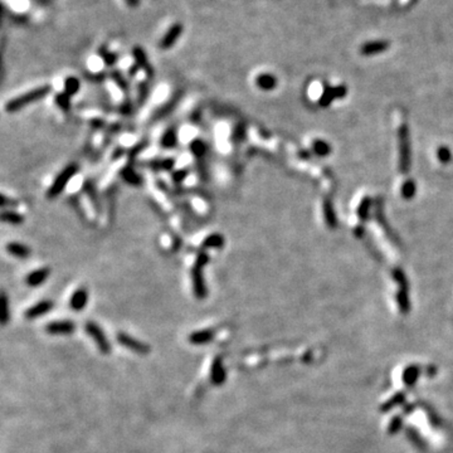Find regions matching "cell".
<instances>
[{"label": "cell", "instance_id": "obj_1", "mask_svg": "<svg viewBox=\"0 0 453 453\" xmlns=\"http://www.w3.org/2000/svg\"><path fill=\"white\" fill-rule=\"evenodd\" d=\"M209 256L206 252H199L195 258L193 268H191V282H193V292L198 300H204L208 296L206 278H204V267L208 265Z\"/></svg>", "mask_w": 453, "mask_h": 453}, {"label": "cell", "instance_id": "obj_2", "mask_svg": "<svg viewBox=\"0 0 453 453\" xmlns=\"http://www.w3.org/2000/svg\"><path fill=\"white\" fill-rule=\"evenodd\" d=\"M52 91V87L44 84V86L37 87L33 90L28 91V92L23 93V95L15 97V99L9 100L5 104V111L8 113H15L21 111V108L27 107L28 104L34 103V102L39 101V100L44 99L45 96Z\"/></svg>", "mask_w": 453, "mask_h": 453}, {"label": "cell", "instance_id": "obj_3", "mask_svg": "<svg viewBox=\"0 0 453 453\" xmlns=\"http://www.w3.org/2000/svg\"><path fill=\"white\" fill-rule=\"evenodd\" d=\"M77 171H78L77 164L67 165V166L64 167V169H63L62 171L58 174V175H57L53 184H52L51 186H49V189H48V191H47L48 199H54V198H57L58 195H61V194L63 193V190L66 189L67 185H68L69 180H71L72 178L76 175V174H77Z\"/></svg>", "mask_w": 453, "mask_h": 453}, {"label": "cell", "instance_id": "obj_4", "mask_svg": "<svg viewBox=\"0 0 453 453\" xmlns=\"http://www.w3.org/2000/svg\"><path fill=\"white\" fill-rule=\"evenodd\" d=\"M84 330H86L87 335L90 337H92V340L95 341L96 346H97V349L100 350V352L103 355H108L112 350V346H111L110 341H108L107 336L103 332L101 328H100L96 322L93 321H88L84 325Z\"/></svg>", "mask_w": 453, "mask_h": 453}, {"label": "cell", "instance_id": "obj_5", "mask_svg": "<svg viewBox=\"0 0 453 453\" xmlns=\"http://www.w3.org/2000/svg\"><path fill=\"white\" fill-rule=\"evenodd\" d=\"M116 340L120 345L126 348L127 350H131L137 355H149L150 350H151L146 343H144L141 340L126 334V332H119L116 335Z\"/></svg>", "mask_w": 453, "mask_h": 453}, {"label": "cell", "instance_id": "obj_6", "mask_svg": "<svg viewBox=\"0 0 453 453\" xmlns=\"http://www.w3.org/2000/svg\"><path fill=\"white\" fill-rule=\"evenodd\" d=\"M210 382L215 387H221L226 380V369L222 356H215L212 361L210 367V374H209Z\"/></svg>", "mask_w": 453, "mask_h": 453}, {"label": "cell", "instance_id": "obj_7", "mask_svg": "<svg viewBox=\"0 0 453 453\" xmlns=\"http://www.w3.org/2000/svg\"><path fill=\"white\" fill-rule=\"evenodd\" d=\"M184 32V27H183L182 23H174L169 29L166 30V33L163 36V38L160 39V42H159V47L163 49V51H166V49H170L171 47L175 45V43L178 42V39L180 38V36Z\"/></svg>", "mask_w": 453, "mask_h": 453}, {"label": "cell", "instance_id": "obj_8", "mask_svg": "<svg viewBox=\"0 0 453 453\" xmlns=\"http://www.w3.org/2000/svg\"><path fill=\"white\" fill-rule=\"evenodd\" d=\"M182 97H183V91H178V92L174 93L173 97H171V99H170L166 103L163 104L161 107H159L158 110H156V112L152 115V117H151L152 123H156V121H159V120L164 119V117L169 116L171 112H174V110L178 107V104H179Z\"/></svg>", "mask_w": 453, "mask_h": 453}, {"label": "cell", "instance_id": "obj_9", "mask_svg": "<svg viewBox=\"0 0 453 453\" xmlns=\"http://www.w3.org/2000/svg\"><path fill=\"white\" fill-rule=\"evenodd\" d=\"M45 332L49 335H71L75 332L76 324L71 320L53 321L45 325Z\"/></svg>", "mask_w": 453, "mask_h": 453}, {"label": "cell", "instance_id": "obj_10", "mask_svg": "<svg viewBox=\"0 0 453 453\" xmlns=\"http://www.w3.org/2000/svg\"><path fill=\"white\" fill-rule=\"evenodd\" d=\"M132 57H134L135 63H136L137 66L140 67V69H143V71L146 73L147 78L154 77V68H152V66L150 64L146 52H145V49H144L143 47L135 45V47L132 48Z\"/></svg>", "mask_w": 453, "mask_h": 453}, {"label": "cell", "instance_id": "obj_11", "mask_svg": "<svg viewBox=\"0 0 453 453\" xmlns=\"http://www.w3.org/2000/svg\"><path fill=\"white\" fill-rule=\"evenodd\" d=\"M215 335V330L213 329H203V330H198L194 331L189 335L188 341L191 344V345H206V344L212 343L213 340H214Z\"/></svg>", "mask_w": 453, "mask_h": 453}, {"label": "cell", "instance_id": "obj_12", "mask_svg": "<svg viewBox=\"0 0 453 453\" xmlns=\"http://www.w3.org/2000/svg\"><path fill=\"white\" fill-rule=\"evenodd\" d=\"M54 307L53 301H49V300H44V301H41L38 304L33 305L32 307H29L25 313H24V316L27 320H34L38 319L41 316H44L47 315L49 311L52 310Z\"/></svg>", "mask_w": 453, "mask_h": 453}, {"label": "cell", "instance_id": "obj_13", "mask_svg": "<svg viewBox=\"0 0 453 453\" xmlns=\"http://www.w3.org/2000/svg\"><path fill=\"white\" fill-rule=\"evenodd\" d=\"M88 304V292L86 288L76 289L69 298V307L73 311H82Z\"/></svg>", "mask_w": 453, "mask_h": 453}, {"label": "cell", "instance_id": "obj_14", "mask_svg": "<svg viewBox=\"0 0 453 453\" xmlns=\"http://www.w3.org/2000/svg\"><path fill=\"white\" fill-rule=\"evenodd\" d=\"M49 274H51V269L47 268V267L38 268L28 274L27 277H25V283L29 287H38L47 281Z\"/></svg>", "mask_w": 453, "mask_h": 453}, {"label": "cell", "instance_id": "obj_15", "mask_svg": "<svg viewBox=\"0 0 453 453\" xmlns=\"http://www.w3.org/2000/svg\"><path fill=\"white\" fill-rule=\"evenodd\" d=\"M389 42L387 41H374V42H368L361 45L360 52L364 56H374V54L383 53L389 48Z\"/></svg>", "mask_w": 453, "mask_h": 453}, {"label": "cell", "instance_id": "obj_16", "mask_svg": "<svg viewBox=\"0 0 453 453\" xmlns=\"http://www.w3.org/2000/svg\"><path fill=\"white\" fill-rule=\"evenodd\" d=\"M178 145V128L175 126H171L161 135L160 137V146L165 150L174 149Z\"/></svg>", "mask_w": 453, "mask_h": 453}, {"label": "cell", "instance_id": "obj_17", "mask_svg": "<svg viewBox=\"0 0 453 453\" xmlns=\"http://www.w3.org/2000/svg\"><path fill=\"white\" fill-rule=\"evenodd\" d=\"M120 176H121L127 184L132 185V186H140V185L143 184V178L137 174V171L131 165L124 166L123 169H121V171H120Z\"/></svg>", "mask_w": 453, "mask_h": 453}, {"label": "cell", "instance_id": "obj_18", "mask_svg": "<svg viewBox=\"0 0 453 453\" xmlns=\"http://www.w3.org/2000/svg\"><path fill=\"white\" fill-rule=\"evenodd\" d=\"M176 159L175 158H164V159H155L150 160L147 163V166L155 171H171L175 167Z\"/></svg>", "mask_w": 453, "mask_h": 453}, {"label": "cell", "instance_id": "obj_19", "mask_svg": "<svg viewBox=\"0 0 453 453\" xmlns=\"http://www.w3.org/2000/svg\"><path fill=\"white\" fill-rule=\"evenodd\" d=\"M6 252L12 256L17 257V258H28L32 253V250L28 246L21 245V243H17V242H10L6 245Z\"/></svg>", "mask_w": 453, "mask_h": 453}, {"label": "cell", "instance_id": "obj_20", "mask_svg": "<svg viewBox=\"0 0 453 453\" xmlns=\"http://www.w3.org/2000/svg\"><path fill=\"white\" fill-rule=\"evenodd\" d=\"M189 151L197 160H203L206 151H208V146H206V144L204 143L203 139H194L189 144Z\"/></svg>", "mask_w": 453, "mask_h": 453}, {"label": "cell", "instance_id": "obj_21", "mask_svg": "<svg viewBox=\"0 0 453 453\" xmlns=\"http://www.w3.org/2000/svg\"><path fill=\"white\" fill-rule=\"evenodd\" d=\"M256 84L261 90L271 91L277 86V78L271 73H262V75L257 76Z\"/></svg>", "mask_w": 453, "mask_h": 453}, {"label": "cell", "instance_id": "obj_22", "mask_svg": "<svg viewBox=\"0 0 453 453\" xmlns=\"http://www.w3.org/2000/svg\"><path fill=\"white\" fill-rule=\"evenodd\" d=\"M224 246V237L219 233H213L206 237V239L202 243L203 249H219Z\"/></svg>", "mask_w": 453, "mask_h": 453}, {"label": "cell", "instance_id": "obj_23", "mask_svg": "<svg viewBox=\"0 0 453 453\" xmlns=\"http://www.w3.org/2000/svg\"><path fill=\"white\" fill-rule=\"evenodd\" d=\"M110 77L111 80L113 81V83L116 84L120 90H121V92L125 93V95H128V92H130V84H128V81L126 80L125 76L121 73V71L113 69V71H111Z\"/></svg>", "mask_w": 453, "mask_h": 453}, {"label": "cell", "instance_id": "obj_24", "mask_svg": "<svg viewBox=\"0 0 453 453\" xmlns=\"http://www.w3.org/2000/svg\"><path fill=\"white\" fill-rule=\"evenodd\" d=\"M1 222L8 224H12V226H21L23 224L24 222V217L19 213L14 212L12 209H4L3 212H1Z\"/></svg>", "mask_w": 453, "mask_h": 453}, {"label": "cell", "instance_id": "obj_25", "mask_svg": "<svg viewBox=\"0 0 453 453\" xmlns=\"http://www.w3.org/2000/svg\"><path fill=\"white\" fill-rule=\"evenodd\" d=\"M99 56L103 60V63L106 67H113L117 63V60H119L117 54L108 51L106 45H102V47L99 48Z\"/></svg>", "mask_w": 453, "mask_h": 453}, {"label": "cell", "instance_id": "obj_26", "mask_svg": "<svg viewBox=\"0 0 453 453\" xmlns=\"http://www.w3.org/2000/svg\"><path fill=\"white\" fill-rule=\"evenodd\" d=\"M63 87H64V92L72 97V96L77 95L78 91H80L81 82L75 76H69V77H67L66 80H64Z\"/></svg>", "mask_w": 453, "mask_h": 453}, {"label": "cell", "instance_id": "obj_27", "mask_svg": "<svg viewBox=\"0 0 453 453\" xmlns=\"http://www.w3.org/2000/svg\"><path fill=\"white\" fill-rule=\"evenodd\" d=\"M150 96V84L147 81H143L137 87V104L143 106Z\"/></svg>", "mask_w": 453, "mask_h": 453}, {"label": "cell", "instance_id": "obj_28", "mask_svg": "<svg viewBox=\"0 0 453 453\" xmlns=\"http://www.w3.org/2000/svg\"><path fill=\"white\" fill-rule=\"evenodd\" d=\"M54 102L63 112H68L72 107V102H71V96L67 95L66 92H60L57 93L56 97H54Z\"/></svg>", "mask_w": 453, "mask_h": 453}, {"label": "cell", "instance_id": "obj_29", "mask_svg": "<svg viewBox=\"0 0 453 453\" xmlns=\"http://www.w3.org/2000/svg\"><path fill=\"white\" fill-rule=\"evenodd\" d=\"M83 190L86 193V195L90 198V200L92 202V204L95 206V208L99 210V197H97V191H96L95 185L93 183H91L90 180H87L86 183L83 184Z\"/></svg>", "mask_w": 453, "mask_h": 453}, {"label": "cell", "instance_id": "obj_30", "mask_svg": "<svg viewBox=\"0 0 453 453\" xmlns=\"http://www.w3.org/2000/svg\"><path fill=\"white\" fill-rule=\"evenodd\" d=\"M0 310H1V324L6 325L10 319V311L9 301H8V297H6L5 292L1 293V307H0Z\"/></svg>", "mask_w": 453, "mask_h": 453}, {"label": "cell", "instance_id": "obj_31", "mask_svg": "<svg viewBox=\"0 0 453 453\" xmlns=\"http://www.w3.org/2000/svg\"><path fill=\"white\" fill-rule=\"evenodd\" d=\"M246 137V127L243 124H238L236 127L233 128L232 135H230V139H232L233 143H242V141L245 140Z\"/></svg>", "mask_w": 453, "mask_h": 453}, {"label": "cell", "instance_id": "obj_32", "mask_svg": "<svg viewBox=\"0 0 453 453\" xmlns=\"http://www.w3.org/2000/svg\"><path fill=\"white\" fill-rule=\"evenodd\" d=\"M189 175V170L183 167V169H176L171 173V179L175 184H182Z\"/></svg>", "mask_w": 453, "mask_h": 453}, {"label": "cell", "instance_id": "obj_33", "mask_svg": "<svg viewBox=\"0 0 453 453\" xmlns=\"http://www.w3.org/2000/svg\"><path fill=\"white\" fill-rule=\"evenodd\" d=\"M418 376V369L417 368H409V369L406 370V374H404V382H406L407 385H413L415 382V379Z\"/></svg>", "mask_w": 453, "mask_h": 453}, {"label": "cell", "instance_id": "obj_34", "mask_svg": "<svg viewBox=\"0 0 453 453\" xmlns=\"http://www.w3.org/2000/svg\"><path fill=\"white\" fill-rule=\"evenodd\" d=\"M146 146H147L146 141H144V143H140V144H137V145H135V146L132 147L130 151H128V158L131 159V160H134V159L136 158V156L139 155V154H140V152L143 151V150Z\"/></svg>", "mask_w": 453, "mask_h": 453}, {"label": "cell", "instance_id": "obj_35", "mask_svg": "<svg viewBox=\"0 0 453 453\" xmlns=\"http://www.w3.org/2000/svg\"><path fill=\"white\" fill-rule=\"evenodd\" d=\"M119 111L121 115H125V116L130 115V113L132 112V102L130 101V100H125L123 103L120 104Z\"/></svg>", "mask_w": 453, "mask_h": 453}, {"label": "cell", "instance_id": "obj_36", "mask_svg": "<svg viewBox=\"0 0 453 453\" xmlns=\"http://www.w3.org/2000/svg\"><path fill=\"white\" fill-rule=\"evenodd\" d=\"M18 206V203H17L14 199H10V198L6 197L5 194H1V206H3V210L8 208V206H9V208H14V206Z\"/></svg>", "mask_w": 453, "mask_h": 453}, {"label": "cell", "instance_id": "obj_37", "mask_svg": "<svg viewBox=\"0 0 453 453\" xmlns=\"http://www.w3.org/2000/svg\"><path fill=\"white\" fill-rule=\"evenodd\" d=\"M315 151L319 155H326L329 152V145L325 143H316L315 144Z\"/></svg>", "mask_w": 453, "mask_h": 453}, {"label": "cell", "instance_id": "obj_38", "mask_svg": "<svg viewBox=\"0 0 453 453\" xmlns=\"http://www.w3.org/2000/svg\"><path fill=\"white\" fill-rule=\"evenodd\" d=\"M104 73H97V75H87V78L93 82H102L104 80Z\"/></svg>", "mask_w": 453, "mask_h": 453}, {"label": "cell", "instance_id": "obj_39", "mask_svg": "<svg viewBox=\"0 0 453 453\" xmlns=\"http://www.w3.org/2000/svg\"><path fill=\"white\" fill-rule=\"evenodd\" d=\"M139 71H140V67L137 66L136 63H134L132 66L128 67V75L131 76V77H134V76H136V75H137V72H139Z\"/></svg>", "mask_w": 453, "mask_h": 453}, {"label": "cell", "instance_id": "obj_40", "mask_svg": "<svg viewBox=\"0 0 453 453\" xmlns=\"http://www.w3.org/2000/svg\"><path fill=\"white\" fill-rule=\"evenodd\" d=\"M125 3L128 6H131V8H137V6L140 5L141 0H125Z\"/></svg>", "mask_w": 453, "mask_h": 453}, {"label": "cell", "instance_id": "obj_41", "mask_svg": "<svg viewBox=\"0 0 453 453\" xmlns=\"http://www.w3.org/2000/svg\"><path fill=\"white\" fill-rule=\"evenodd\" d=\"M439 156H441V158L446 161V160H448V158H450V152H448V150H446V149H441L439 150Z\"/></svg>", "mask_w": 453, "mask_h": 453}, {"label": "cell", "instance_id": "obj_42", "mask_svg": "<svg viewBox=\"0 0 453 453\" xmlns=\"http://www.w3.org/2000/svg\"><path fill=\"white\" fill-rule=\"evenodd\" d=\"M91 125L96 126V127H102V126L104 125V123L103 120H92V121H91Z\"/></svg>", "mask_w": 453, "mask_h": 453}, {"label": "cell", "instance_id": "obj_43", "mask_svg": "<svg viewBox=\"0 0 453 453\" xmlns=\"http://www.w3.org/2000/svg\"><path fill=\"white\" fill-rule=\"evenodd\" d=\"M124 152H125V150H124V149H116V150H115V154H113L112 158H113V159H117V158H119V156L124 155Z\"/></svg>", "mask_w": 453, "mask_h": 453}]
</instances>
